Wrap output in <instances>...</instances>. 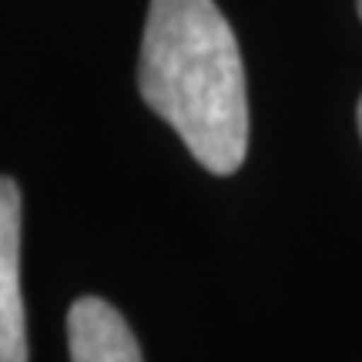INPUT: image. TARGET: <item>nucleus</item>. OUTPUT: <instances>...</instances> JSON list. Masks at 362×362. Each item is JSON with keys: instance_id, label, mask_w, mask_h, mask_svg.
<instances>
[{"instance_id": "obj_1", "label": "nucleus", "mask_w": 362, "mask_h": 362, "mask_svg": "<svg viewBox=\"0 0 362 362\" xmlns=\"http://www.w3.org/2000/svg\"><path fill=\"white\" fill-rule=\"evenodd\" d=\"M138 88L211 175H235L248 151V88L232 24L215 0H151Z\"/></svg>"}, {"instance_id": "obj_2", "label": "nucleus", "mask_w": 362, "mask_h": 362, "mask_svg": "<svg viewBox=\"0 0 362 362\" xmlns=\"http://www.w3.org/2000/svg\"><path fill=\"white\" fill-rule=\"evenodd\" d=\"M0 362H27L21 296V188L0 175Z\"/></svg>"}, {"instance_id": "obj_3", "label": "nucleus", "mask_w": 362, "mask_h": 362, "mask_svg": "<svg viewBox=\"0 0 362 362\" xmlns=\"http://www.w3.org/2000/svg\"><path fill=\"white\" fill-rule=\"evenodd\" d=\"M71 362H144L124 315L98 296H81L67 312Z\"/></svg>"}, {"instance_id": "obj_4", "label": "nucleus", "mask_w": 362, "mask_h": 362, "mask_svg": "<svg viewBox=\"0 0 362 362\" xmlns=\"http://www.w3.org/2000/svg\"><path fill=\"white\" fill-rule=\"evenodd\" d=\"M359 134H362V98H359Z\"/></svg>"}, {"instance_id": "obj_5", "label": "nucleus", "mask_w": 362, "mask_h": 362, "mask_svg": "<svg viewBox=\"0 0 362 362\" xmlns=\"http://www.w3.org/2000/svg\"><path fill=\"white\" fill-rule=\"evenodd\" d=\"M359 17H362V0H359Z\"/></svg>"}]
</instances>
